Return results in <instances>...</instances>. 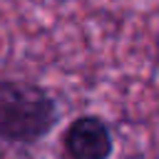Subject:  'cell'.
Here are the masks:
<instances>
[{
    "mask_svg": "<svg viewBox=\"0 0 159 159\" xmlns=\"http://www.w3.org/2000/svg\"><path fill=\"white\" fill-rule=\"evenodd\" d=\"M117 152L114 127L94 112L72 117L60 132L62 159H112Z\"/></svg>",
    "mask_w": 159,
    "mask_h": 159,
    "instance_id": "7a4b0ae2",
    "label": "cell"
},
{
    "mask_svg": "<svg viewBox=\"0 0 159 159\" xmlns=\"http://www.w3.org/2000/svg\"><path fill=\"white\" fill-rule=\"evenodd\" d=\"M62 119L57 94L32 80L0 77V144L35 147L45 142Z\"/></svg>",
    "mask_w": 159,
    "mask_h": 159,
    "instance_id": "6da1fadb",
    "label": "cell"
}]
</instances>
